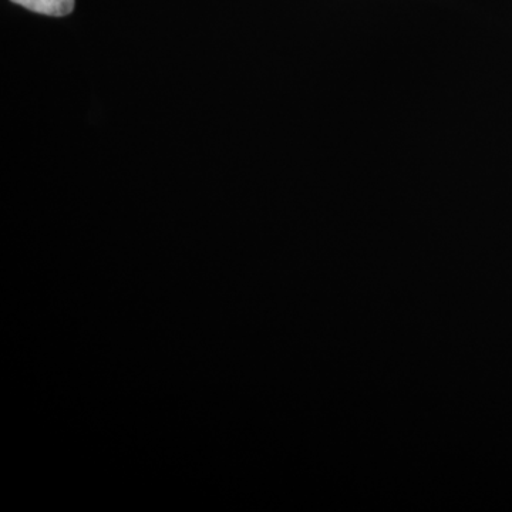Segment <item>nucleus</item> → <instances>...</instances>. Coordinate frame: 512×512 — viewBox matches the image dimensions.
Instances as JSON below:
<instances>
[{"instance_id": "1", "label": "nucleus", "mask_w": 512, "mask_h": 512, "mask_svg": "<svg viewBox=\"0 0 512 512\" xmlns=\"http://www.w3.org/2000/svg\"><path fill=\"white\" fill-rule=\"evenodd\" d=\"M10 2L40 15L56 16V18L69 15L74 9V0H10Z\"/></svg>"}]
</instances>
